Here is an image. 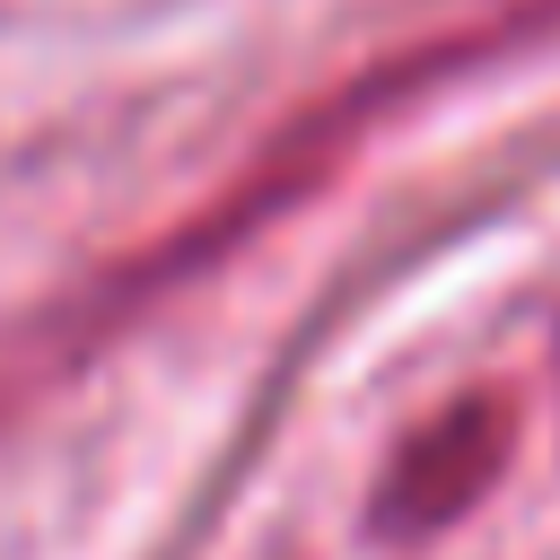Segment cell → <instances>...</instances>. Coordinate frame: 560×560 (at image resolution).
Masks as SVG:
<instances>
[{
    "mask_svg": "<svg viewBox=\"0 0 560 560\" xmlns=\"http://www.w3.org/2000/svg\"><path fill=\"white\" fill-rule=\"evenodd\" d=\"M516 429L525 420H516L508 385H481V394H455L446 411H429L376 472V534L420 542V534H446L455 516H472L490 499V481L508 472Z\"/></svg>",
    "mask_w": 560,
    "mask_h": 560,
    "instance_id": "6da1fadb",
    "label": "cell"
}]
</instances>
